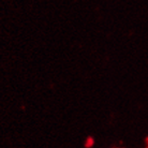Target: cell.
Masks as SVG:
<instances>
[{"mask_svg": "<svg viewBox=\"0 0 148 148\" xmlns=\"http://www.w3.org/2000/svg\"><path fill=\"white\" fill-rule=\"evenodd\" d=\"M93 144H95V140H93V137L88 136L87 138H86V141H85V147H86V148L92 147Z\"/></svg>", "mask_w": 148, "mask_h": 148, "instance_id": "1", "label": "cell"}]
</instances>
